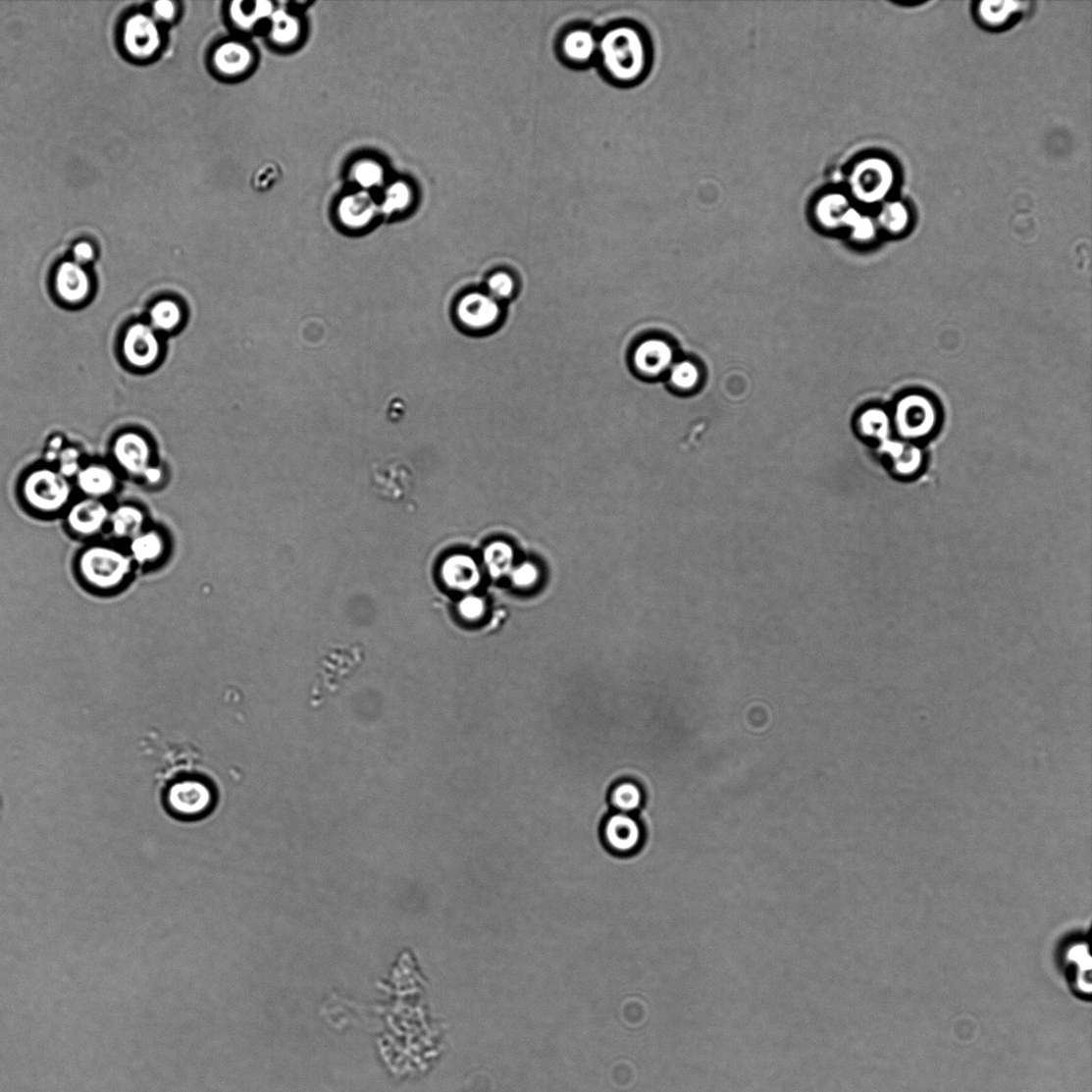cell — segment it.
<instances>
[{"label": "cell", "instance_id": "cell-1", "mask_svg": "<svg viewBox=\"0 0 1092 1092\" xmlns=\"http://www.w3.org/2000/svg\"><path fill=\"white\" fill-rule=\"evenodd\" d=\"M599 53L609 76L619 81H633L645 71V43L642 35L631 27L609 30L599 42Z\"/></svg>", "mask_w": 1092, "mask_h": 1092}, {"label": "cell", "instance_id": "cell-2", "mask_svg": "<svg viewBox=\"0 0 1092 1092\" xmlns=\"http://www.w3.org/2000/svg\"><path fill=\"white\" fill-rule=\"evenodd\" d=\"M131 568L130 556L109 546H90L82 551L78 560L82 580L102 592L120 587L129 578Z\"/></svg>", "mask_w": 1092, "mask_h": 1092}, {"label": "cell", "instance_id": "cell-3", "mask_svg": "<svg viewBox=\"0 0 1092 1092\" xmlns=\"http://www.w3.org/2000/svg\"><path fill=\"white\" fill-rule=\"evenodd\" d=\"M22 495L36 512L54 514L63 510L71 499L68 478L51 469H36L24 478Z\"/></svg>", "mask_w": 1092, "mask_h": 1092}, {"label": "cell", "instance_id": "cell-4", "mask_svg": "<svg viewBox=\"0 0 1092 1092\" xmlns=\"http://www.w3.org/2000/svg\"><path fill=\"white\" fill-rule=\"evenodd\" d=\"M172 781L166 790L169 811L185 819L202 818L216 804V791L211 782L200 776L183 775Z\"/></svg>", "mask_w": 1092, "mask_h": 1092}, {"label": "cell", "instance_id": "cell-5", "mask_svg": "<svg viewBox=\"0 0 1092 1092\" xmlns=\"http://www.w3.org/2000/svg\"><path fill=\"white\" fill-rule=\"evenodd\" d=\"M1062 968L1066 983L1074 995L1082 1001H1090L1091 996V957L1089 943L1077 937L1066 944L1062 954Z\"/></svg>", "mask_w": 1092, "mask_h": 1092}, {"label": "cell", "instance_id": "cell-6", "mask_svg": "<svg viewBox=\"0 0 1092 1092\" xmlns=\"http://www.w3.org/2000/svg\"><path fill=\"white\" fill-rule=\"evenodd\" d=\"M642 838L640 823L631 814L611 812L600 826V839L606 851L619 858L635 853Z\"/></svg>", "mask_w": 1092, "mask_h": 1092}, {"label": "cell", "instance_id": "cell-7", "mask_svg": "<svg viewBox=\"0 0 1092 1092\" xmlns=\"http://www.w3.org/2000/svg\"><path fill=\"white\" fill-rule=\"evenodd\" d=\"M936 417V410L927 398L911 395L898 404L895 423L902 437L910 440L921 439L935 428Z\"/></svg>", "mask_w": 1092, "mask_h": 1092}, {"label": "cell", "instance_id": "cell-8", "mask_svg": "<svg viewBox=\"0 0 1092 1092\" xmlns=\"http://www.w3.org/2000/svg\"><path fill=\"white\" fill-rule=\"evenodd\" d=\"M456 316L464 328L474 333L493 329L501 316L500 304L488 292L466 293L456 306Z\"/></svg>", "mask_w": 1092, "mask_h": 1092}, {"label": "cell", "instance_id": "cell-9", "mask_svg": "<svg viewBox=\"0 0 1092 1092\" xmlns=\"http://www.w3.org/2000/svg\"><path fill=\"white\" fill-rule=\"evenodd\" d=\"M162 44V35L156 21L143 14L134 15L126 24L125 45L134 58L153 57Z\"/></svg>", "mask_w": 1092, "mask_h": 1092}, {"label": "cell", "instance_id": "cell-10", "mask_svg": "<svg viewBox=\"0 0 1092 1092\" xmlns=\"http://www.w3.org/2000/svg\"><path fill=\"white\" fill-rule=\"evenodd\" d=\"M159 352L161 343L153 327L141 323L130 327L123 341V353L130 365L149 367L156 362Z\"/></svg>", "mask_w": 1092, "mask_h": 1092}, {"label": "cell", "instance_id": "cell-11", "mask_svg": "<svg viewBox=\"0 0 1092 1092\" xmlns=\"http://www.w3.org/2000/svg\"><path fill=\"white\" fill-rule=\"evenodd\" d=\"M114 456L121 468L131 475L144 476L152 468L149 442L136 433H127L117 438Z\"/></svg>", "mask_w": 1092, "mask_h": 1092}, {"label": "cell", "instance_id": "cell-12", "mask_svg": "<svg viewBox=\"0 0 1092 1092\" xmlns=\"http://www.w3.org/2000/svg\"><path fill=\"white\" fill-rule=\"evenodd\" d=\"M880 449L888 470L898 480H912L922 470L923 452L913 444L887 440Z\"/></svg>", "mask_w": 1092, "mask_h": 1092}, {"label": "cell", "instance_id": "cell-13", "mask_svg": "<svg viewBox=\"0 0 1092 1092\" xmlns=\"http://www.w3.org/2000/svg\"><path fill=\"white\" fill-rule=\"evenodd\" d=\"M109 517L110 511L101 499L87 497L71 507L67 522L73 533L92 537L102 532Z\"/></svg>", "mask_w": 1092, "mask_h": 1092}, {"label": "cell", "instance_id": "cell-14", "mask_svg": "<svg viewBox=\"0 0 1092 1092\" xmlns=\"http://www.w3.org/2000/svg\"><path fill=\"white\" fill-rule=\"evenodd\" d=\"M378 205L373 196L360 191L343 198L338 206V220L343 229L349 232H362L373 224Z\"/></svg>", "mask_w": 1092, "mask_h": 1092}, {"label": "cell", "instance_id": "cell-15", "mask_svg": "<svg viewBox=\"0 0 1092 1092\" xmlns=\"http://www.w3.org/2000/svg\"><path fill=\"white\" fill-rule=\"evenodd\" d=\"M58 296L68 303H79L89 296L90 278L83 267L76 261L61 264L56 274Z\"/></svg>", "mask_w": 1092, "mask_h": 1092}, {"label": "cell", "instance_id": "cell-16", "mask_svg": "<svg viewBox=\"0 0 1092 1092\" xmlns=\"http://www.w3.org/2000/svg\"><path fill=\"white\" fill-rule=\"evenodd\" d=\"M672 359L673 352L669 343L661 339H648L642 342L633 355V363L637 371L650 377L664 373Z\"/></svg>", "mask_w": 1092, "mask_h": 1092}, {"label": "cell", "instance_id": "cell-17", "mask_svg": "<svg viewBox=\"0 0 1092 1092\" xmlns=\"http://www.w3.org/2000/svg\"><path fill=\"white\" fill-rule=\"evenodd\" d=\"M442 579L455 591L469 592L480 583L481 573L473 558L466 555H453L442 566Z\"/></svg>", "mask_w": 1092, "mask_h": 1092}, {"label": "cell", "instance_id": "cell-18", "mask_svg": "<svg viewBox=\"0 0 1092 1092\" xmlns=\"http://www.w3.org/2000/svg\"><path fill=\"white\" fill-rule=\"evenodd\" d=\"M77 483L84 495L100 499L114 493L117 476L108 466L93 463L80 469L77 475Z\"/></svg>", "mask_w": 1092, "mask_h": 1092}, {"label": "cell", "instance_id": "cell-19", "mask_svg": "<svg viewBox=\"0 0 1092 1092\" xmlns=\"http://www.w3.org/2000/svg\"><path fill=\"white\" fill-rule=\"evenodd\" d=\"M252 61L250 49L238 42L219 46L213 58L215 68L226 77L240 76L251 67Z\"/></svg>", "mask_w": 1092, "mask_h": 1092}, {"label": "cell", "instance_id": "cell-20", "mask_svg": "<svg viewBox=\"0 0 1092 1092\" xmlns=\"http://www.w3.org/2000/svg\"><path fill=\"white\" fill-rule=\"evenodd\" d=\"M108 523L118 539L131 540L143 532L145 515L137 506L122 505L110 512Z\"/></svg>", "mask_w": 1092, "mask_h": 1092}, {"label": "cell", "instance_id": "cell-21", "mask_svg": "<svg viewBox=\"0 0 1092 1092\" xmlns=\"http://www.w3.org/2000/svg\"><path fill=\"white\" fill-rule=\"evenodd\" d=\"M165 551V538L159 532L143 531L130 540V558L140 564L156 562Z\"/></svg>", "mask_w": 1092, "mask_h": 1092}, {"label": "cell", "instance_id": "cell-22", "mask_svg": "<svg viewBox=\"0 0 1092 1092\" xmlns=\"http://www.w3.org/2000/svg\"><path fill=\"white\" fill-rule=\"evenodd\" d=\"M643 791L635 782L624 780L612 785L608 792V805L617 812L631 814L641 808Z\"/></svg>", "mask_w": 1092, "mask_h": 1092}, {"label": "cell", "instance_id": "cell-23", "mask_svg": "<svg viewBox=\"0 0 1092 1092\" xmlns=\"http://www.w3.org/2000/svg\"><path fill=\"white\" fill-rule=\"evenodd\" d=\"M230 14L232 20L235 22L241 28H250L257 22L272 17L274 14V6L266 0H238V2L232 3Z\"/></svg>", "mask_w": 1092, "mask_h": 1092}, {"label": "cell", "instance_id": "cell-24", "mask_svg": "<svg viewBox=\"0 0 1092 1092\" xmlns=\"http://www.w3.org/2000/svg\"><path fill=\"white\" fill-rule=\"evenodd\" d=\"M562 49L564 55L575 63H587L597 51V41L588 30H573L564 38Z\"/></svg>", "mask_w": 1092, "mask_h": 1092}, {"label": "cell", "instance_id": "cell-25", "mask_svg": "<svg viewBox=\"0 0 1092 1092\" xmlns=\"http://www.w3.org/2000/svg\"><path fill=\"white\" fill-rule=\"evenodd\" d=\"M858 426L864 437L876 440L880 444L889 440L890 421L886 412L879 409L868 410L861 416Z\"/></svg>", "mask_w": 1092, "mask_h": 1092}, {"label": "cell", "instance_id": "cell-26", "mask_svg": "<svg viewBox=\"0 0 1092 1092\" xmlns=\"http://www.w3.org/2000/svg\"><path fill=\"white\" fill-rule=\"evenodd\" d=\"M152 327L162 331L176 329L182 322L181 306L174 300L157 302L150 313Z\"/></svg>", "mask_w": 1092, "mask_h": 1092}, {"label": "cell", "instance_id": "cell-27", "mask_svg": "<svg viewBox=\"0 0 1092 1092\" xmlns=\"http://www.w3.org/2000/svg\"><path fill=\"white\" fill-rule=\"evenodd\" d=\"M485 561L491 575L499 578L510 572L513 562L512 548L505 543H494L485 551Z\"/></svg>", "mask_w": 1092, "mask_h": 1092}, {"label": "cell", "instance_id": "cell-28", "mask_svg": "<svg viewBox=\"0 0 1092 1092\" xmlns=\"http://www.w3.org/2000/svg\"><path fill=\"white\" fill-rule=\"evenodd\" d=\"M300 25L296 18L286 11H276L272 16V36L279 44H289L298 38Z\"/></svg>", "mask_w": 1092, "mask_h": 1092}, {"label": "cell", "instance_id": "cell-29", "mask_svg": "<svg viewBox=\"0 0 1092 1092\" xmlns=\"http://www.w3.org/2000/svg\"><path fill=\"white\" fill-rule=\"evenodd\" d=\"M412 200V190L406 182L392 183L385 194L382 210L387 215L401 212L407 208Z\"/></svg>", "mask_w": 1092, "mask_h": 1092}, {"label": "cell", "instance_id": "cell-30", "mask_svg": "<svg viewBox=\"0 0 1092 1092\" xmlns=\"http://www.w3.org/2000/svg\"><path fill=\"white\" fill-rule=\"evenodd\" d=\"M353 179L364 188L378 186L384 181V169L373 161H363L354 167Z\"/></svg>", "mask_w": 1092, "mask_h": 1092}, {"label": "cell", "instance_id": "cell-31", "mask_svg": "<svg viewBox=\"0 0 1092 1092\" xmlns=\"http://www.w3.org/2000/svg\"><path fill=\"white\" fill-rule=\"evenodd\" d=\"M515 281L508 273H496L487 282L488 293L498 302L510 299L515 291Z\"/></svg>", "mask_w": 1092, "mask_h": 1092}, {"label": "cell", "instance_id": "cell-32", "mask_svg": "<svg viewBox=\"0 0 1092 1092\" xmlns=\"http://www.w3.org/2000/svg\"><path fill=\"white\" fill-rule=\"evenodd\" d=\"M671 382L681 390H691L699 382L698 368L691 362H681L672 368Z\"/></svg>", "mask_w": 1092, "mask_h": 1092}, {"label": "cell", "instance_id": "cell-33", "mask_svg": "<svg viewBox=\"0 0 1092 1092\" xmlns=\"http://www.w3.org/2000/svg\"><path fill=\"white\" fill-rule=\"evenodd\" d=\"M59 473L65 477L78 475L80 471L79 452L76 448H67L59 453Z\"/></svg>", "mask_w": 1092, "mask_h": 1092}, {"label": "cell", "instance_id": "cell-34", "mask_svg": "<svg viewBox=\"0 0 1092 1092\" xmlns=\"http://www.w3.org/2000/svg\"><path fill=\"white\" fill-rule=\"evenodd\" d=\"M538 578V569L532 563H523L522 566L512 572L513 584L520 588L532 587L536 584Z\"/></svg>", "mask_w": 1092, "mask_h": 1092}, {"label": "cell", "instance_id": "cell-35", "mask_svg": "<svg viewBox=\"0 0 1092 1092\" xmlns=\"http://www.w3.org/2000/svg\"><path fill=\"white\" fill-rule=\"evenodd\" d=\"M459 610L463 618L475 621L483 617L485 603L481 598L471 596L461 600Z\"/></svg>", "mask_w": 1092, "mask_h": 1092}, {"label": "cell", "instance_id": "cell-36", "mask_svg": "<svg viewBox=\"0 0 1092 1092\" xmlns=\"http://www.w3.org/2000/svg\"><path fill=\"white\" fill-rule=\"evenodd\" d=\"M153 16L155 21L169 22L175 19L177 14V7L175 3L168 2V0H161L153 5Z\"/></svg>", "mask_w": 1092, "mask_h": 1092}, {"label": "cell", "instance_id": "cell-37", "mask_svg": "<svg viewBox=\"0 0 1092 1092\" xmlns=\"http://www.w3.org/2000/svg\"><path fill=\"white\" fill-rule=\"evenodd\" d=\"M73 252L74 259H76V262L80 265L92 261L94 257V249L92 247V244L87 241L78 242L76 247H74Z\"/></svg>", "mask_w": 1092, "mask_h": 1092}, {"label": "cell", "instance_id": "cell-38", "mask_svg": "<svg viewBox=\"0 0 1092 1092\" xmlns=\"http://www.w3.org/2000/svg\"><path fill=\"white\" fill-rule=\"evenodd\" d=\"M144 476L147 478V480L155 482V481H158L159 478H161V471H159L158 469L151 468L149 471H147L145 473Z\"/></svg>", "mask_w": 1092, "mask_h": 1092}]
</instances>
